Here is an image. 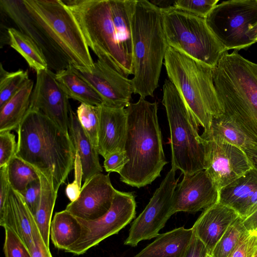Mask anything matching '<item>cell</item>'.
<instances>
[{
  "label": "cell",
  "mask_w": 257,
  "mask_h": 257,
  "mask_svg": "<svg viewBox=\"0 0 257 257\" xmlns=\"http://www.w3.org/2000/svg\"><path fill=\"white\" fill-rule=\"evenodd\" d=\"M17 133L16 156L45 176L58 193L74 168L76 152L69 135L47 116L31 109Z\"/></svg>",
  "instance_id": "6da1fadb"
},
{
  "label": "cell",
  "mask_w": 257,
  "mask_h": 257,
  "mask_svg": "<svg viewBox=\"0 0 257 257\" xmlns=\"http://www.w3.org/2000/svg\"><path fill=\"white\" fill-rule=\"evenodd\" d=\"M127 116L124 152L128 160L119 174L124 183L138 188L160 176L166 160L158 117V103L140 97L125 108Z\"/></svg>",
  "instance_id": "7a4b0ae2"
},
{
  "label": "cell",
  "mask_w": 257,
  "mask_h": 257,
  "mask_svg": "<svg viewBox=\"0 0 257 257\" xmlns=\"http://www.w3.org/2000/svg\"><path fill=\"white\" fill-rule=\"evenodd\" d=\"M213 82L223 114L257 151V64L236 51L225 52L213 68Z\"/></svg>",
  "instance_id": "3957f363"
},
{
  "label": "cell",
  "mask_w": 257,
  "mask_h": 257,
  "mask_svg": "<svg viewBox=\"0 0 257 257\" xmlns=\"http://www.w3.org/2000/svg\"><path fill=\"white\" fill-rule=\"evenodd\" d=\"M134 94L153 96L168 45L161 9L149 1L136 0L132 20Z\"/></svg>",
  "instance_id": "277c9868"
},
{
  "label": "cell",
  "mask_w": 257,
  "mask_h": 257,
  "mask_svg": "<svg viewBox=\"0 0 257 257\" xmlns=\"http://www.w3.org/2000/svg\"><path fill=\"white\" fill-rule=\"evenodd\" d=\"M164 65L197 125L208 131L223 114L213 82V68L168 46Z\"/></svg>",
  "instance_id": "5b68a950"
},
{
  "label": "cell",
  "mask_w": 257,
  "mask_h": 257,
  "mask_svg": "<svg viewBox=\"0 0 257 257\" xmlns=\"http://www.w3.org/2000/svg\"><path fill=\"white\" fill-rule=\"evenodd\" d=\"M63 1L98 59L125 77L133 75L132 63L122 49L113 23L110 0Z\"/></svg>",
  "instance_id": "8992f818"
},
{
  "label": "cell",
  "mask_w": 257,
  "mask_h": 257,
  "mask_svg": "<svg viewBox=\"0 0 257 257\" xmlns=\"http://www.w3.org/2000/svg\"><path fill=\"white\" fill-rule=\"evenodd\" d=\"M32 18L70 65L91 71L94 62L74 16L62 0H23Z\"/></svg>",
  "instance_id": "52a82bcc"
},
{
  "label": "cell",
  "mask_w": 257,
  "mask_h": 257,
  "mask_svg": "<svg viewBox=\"0 0 257 257\" xmlns=\"http://www.w3.org/2000/svg\"><path fill=\"white\" fill-rule=\"evenodd\" d=\"M162 103L170 133L171 167L184 175L204 170V154L199 126L174 85L168 79L163 85Z\"/></svg>",
  "instance_id": "ba28073f"
},
{
  "label": "cell",
  "mask_w": 257,
  "mask_h": 257,
  "mask_svg": "<svg viewBox=\"0 0 257 257\" xmlns=\"http://www.w3.org/2000/svg\"><path fill=\"white\" fill-rule=\"evenodd\" d=\"M161 11L168 46L214 68L227 51L205 19L177 10L173 5Z\"/></svg>",
  "instance_id": "9c48e42d"
},
{
  "label": "cell",
  "mask_w": 257,
  "mask_h": 257,
  "mask_svg": "<svg viewBox=\"0 0 257 257\" xmlns=\"http://www.w3.org/2000/svg\"><path fill=\"white\" fill-rule=\"evenodd\" d=\"M205 20L226 51L247 48L254 44L247 33L257 24V0L223 2Z\"/></svg>",
  "instance_id": "30bf717a"
},
{
  "label": "cell",
  "mask_w": 257,
  "mask_h": 257,
  "mask_svg": "<svg viewBox=\"0 0 257 257\" xmlns=\"http://www.w3.org/2000/svg\"><path fill=\"white\" fill-rule=\"evenodd\" d=\"M136 209L134 192L116 190L111 207L104 215L92 220L76 217L82 227L81 235L65 251L83 254L105 238L117 234L136 217Z\"/></svg>",
  "instance_id": "8fae6325"
},
{
  "label": "cell",
  "mask_w": 257,
  "mask_h": 257,
  "mask_svg": "<svg viewBox=\"0 0 257 257\" xmlns=\"http://www.w3.org/2000/svg\"><path fill=\"white\" fill-rule=\"evenodd\" d=\"M171 168L144 210L132 224L124 244L136 246L139 242L157 237L173 214L172 198L178 179Z\"/></svg>",
  "instance_id": "7c38bea8"
},
{
  "label": "cell",
  "mask_w": 257,
  "mask_h": 257,
  "mask_svg": "<svg viewBox=\"0 0 257 257\" xmlns=\"http://www.w3.org/2000/svg\"><path fill=\"white\" fill-rule=\"evenodd\" d=\"M201 141L204 149V170L218 191L252 168L242 149L201 137Z\"/></svg>",
  "instance_id": "4fadbf2b"
},
{
  "label": "cell",
  "mask_w": 257,
  "mask_h": 257,
  "mask_svg": "<svg viewBox=\"0 0 257 257\" xmlns=\"http://www.w3.org/2000/svg\"><path fill=\"white\" fill-rule=\"evenodd\" d=\"M36 74L30 109L41 112L69 135V116L72 109L69 98L57 81L55 73L47 69Z\"/></svg>",
  "instance_id": "5bb4252c"
},
{
  "label": "cell",
  "mask_w": 257,
  "mask_h": 257,
  "mask_svg": "<svg viewBox=\"0 0 257 257\" xmlns=\"http://www.w3.org/2000/svg\"><path fill=\"white\" fill-rule=\"evenodd\" d=\"M91 71L75 68L77 73L95 89L103 105L112 108H125L130 104L134 93L133 81L97 59Z\"/></svg>",
  "instance_id": "9a60e30c"
},
{
  "label": "cell",
  "mask_w": 257,
  "mask_h": 257,
  "mask_svg": "<svg viewBox=\"0 0 257 257\" xmlns=\"http://www.w3.org/2000/svg\"><path fill=\"white\" fill-rule=\"evenodd\" d=\"M0 7L1 11L13 21L19 30L37 45L50 70L57 72L70 66L61 51L31 16L23 0H1Z\"/></svg>",
  "instance_id": "2e32d148"
},
{
  "label": "cell",
  "mask_w": 257,
  "mask_h": 257,
  "mask_svg": "<svg viewBox=\"0 0 257 257\" xmlns=\"http://www.w3.org/2000/svg\"><path fill=\"white\" fill-rule=\"evenodd\" d=\"M218 196L219 191L204 170L184 175L173 193V213L204 210L217 202Z\"/></svg>",
  "instance_id": "e0dca14e"
},
{
  "label": "cell",
  "mask_w": 257,
  "mask_h": 257,
  "mask_svg": "<svg viewBox=\"0 0 257 257\" xmlns=\"http://www.w3.org/2000/svg\"><path fill=\"white\" fill-rule=\"evenodd\" d=\"M115 191L109 174H96L84 183L78 198L68 204L65 210L82 219H97L110 208Z\"/></svg>",
  "instance_id": "ac0fdd59"
},
{
  "label": "cell",
  "mask_w": 257,
  "mask_h": 257,
  "mask_svg": "<svg viewBox=\"0 0 257 257\" xmlns=\"http://www.w3.org/2000/svg\"><path fill=\"white\" fill-rule=\"evenodd\" d=\"M98 152L104 159L117 152L124 151L127 116L125 108L99 106Z\"/></svg>",
  "instance_id": "d6986e66"
},
{
  "label": "cell",
  "mask_w": 257,
  "mask_h": 257,
  "mask_svg": "<svg viewBox=\"0 0 257 257\" xmlns=\"http://www.w3.org/2000/svg\"><path fill=\"white\" fill-rule=\"evenodd\" d=\"M239 216L234 209L217 202L203 210L192 227L193 233L210 255L228 227Z\"/></svg>",
  "instance_id": "ffe728a7"
},
{
  "label": "cell",
  "mask_w": 257,
  "mask_h": 257,
  "mask_svg": "<svg viewBox=\"0 0 257 257\" xmlns=\"http://www.w3.org/2000/svg\"><path fill=\"white\" fill-rule=\"evenodd\" d=\"M0 225L14 231L30 251L38 227L22 195L11 187L5 204L0 209Z\"/></svg>",
  "instance_id": "44dd1931"
},
{
  "label": "cell",
  "mask_w": 257,
  "mask_h": 257,
  "mask_svg": "<svg viewBox=\"0 0 257 257\" xmlns=\"http://www.w3.org/2000/svg\"><path fill=\"white\" fill-rule=\"evenodd\" d=\"M69 133L76 154L79 157L82 181L85 183L93 176L102 173V168L97 150L93 146L72 109L70 113Z\"/></svg>",
  "instance_id": "7402d4cb"
},
{
  "label": "cell",
  "mask_w": 257,
  "mask_h": 257,
  "mask_svg": "<svg viewBox=\"0 0 257 257\" xmlns=\"http://www.w3.org/2000/svg\"><path fill=\"white\" fill-rule=\"evenodd\" d=\"M193 235L192 228L181 227L159 234L133 257H183Z\"/></svg>",
  "instance_id": "603a6c76"
},
{
  "label": "cell",
  "mask_w": 257,
  "mask_h": 257,
  "mask_svg": "<svg viewBox=\"0 0 257 257\" xmlns=\"http://www.w3.org/2000/svg\"><path fill=\"white\" fill-rule=\"evenodd\" d=\"M257 190V170L252 168L219 191L218 202L236 211L242 218L246 205Z\"/></svg>",
  "instance_id": "cb8c5ba5"
},
{
  "label": "cell",
  "mask_w": 257,
  "mask_h": 257,
  "mask_svg": "<svg viewBox=\"0 0 257 257\" xmlns=\"http://www.w3.org/2000/svg\"><path fill=\"white\" fill-rule=\"evenodd\" d=\"M34 87V82L30 79L0 108V133L18 128L30 109Z\"/></svg>",
  "instance_id": "d4e9b609"
},
{
  "label": "cell",
  "mask_w": 257,
  "mask_h": 257,
  "mask_svg": "<svg viewBox=\"0 0 257 257\" xmlns=\"http://www.w3.org/2000/svg\"><path fill=\"white\" fill-rule=\"evenodd\" d=\"M58 83L68 97L81 103L100 106L103 101L95 89L76 72L75 68L68 67L55 73Z\"/></svg>",
  "instance_id": "484cf974"
},
{
  "label": "cell",
  "mask_w": 257,
  "mask_h": 257,
  "mask_svg": "<svg viewBox=\"0 0 257 257\" xmlns=\"http://www.w3.org/2000/svg\"><path fill=\"white\" fill-rule=\"evenodd\" d=\"M136 0H110L116 34L125 55L133 63L132 20Z\"/></svg>",
  "instance_id": "4316f807"
},
{
  "label": "cell",
  "mask_w": 257,
  "mask_h": 257,
  "mask_svg": "<svg viewBox=\"0 0 257 257\" xmlns=\"http://www.w3.org/2000/svg\"><path fill=\"white\" fill-rule=\"evenodd\" d=\"M81 231L77 217L65 209L55 214L51 223L50 238L56 248L66 251L78 240Z\"/></svg>",
  "instance_id": "83f0119b"
},
{
  "label": "cell",
  "mask_w": 257,
  "mask_h": 257,
  "mask_svg": "<svg viewBox=\"0 0 257 257\" xmlns=\"http://www.w3.org/2000/svg\"><path fill=\"white\" fill-rule=\"evenodd\" d=\"M37 172L41 184V196L34 217L42 237L46 245L49 248L50 226L57 193L46 177Z\"/></svg>",
  "instance_id": "f1b7e54d"
},
{
  "label": "cell",
  "mask_w": 257,
  "mask_h": 257,
  "mask_svg": "<svg viewBox=\"0 0 257 257\" xmlns=\"http://www.w3.org/2000/svg\"><path fill=\"white\" fill-rule=\"evenodd\" d=\"M201 138L236 146L242 150L251 149L243 133L224 114L212 120L210 129L203 132Z\"/></svg>",
  "instance_id": "f546056e"
},
{
  "label": "cell",
  "mask_w": 257,
  "mask_h": 257,
  "mask_svg": "<svg viewBox=\"0 0 257 257\" xmlns=\"http://www.w3.org/2000/svg\"><path fill=\"white\" fill-rule=\"evenodd\" d=\"M8 31L10 46L23 57L31 69L36 73L49 69L43 54L30 38L14 28H9Z\"/></svg>",
  "instance_id": "4dcf8cb0"
},
{
  "label": "cell",
  "mask_w": 257,
  "mask_h": 257,
  "mask_svg": "<svg viewBox=\"0 0 257 257\" xmlns=\"http://www.w3.org/2000/svg\"><path fill=\"white\" fill-rule=\"evenodd\" d=\"M7 174L11 187L19 193L24 192L30 184L39 180L36 170L17 156L8 164Z\"/></svg>",
  "instance_id": "1f68e13d"
},
{
  "label": "cell",
  "mask_w": 257,
  "mask_h": 257,
  "mask_svg": "<svg viewBox=\"0 0 257 257\" xmlns=\"http://www.w3.org/2000/svg\"><path fill=\"white\" fill-rule=\"evenodd\" d=\"M30 79L27 70L19 69L14 72L0 67V108L2 107Z\"/></svg>",
  "instance_id": "d6a6232c"
},
{
  "label": "cell",
  "mask_w": 257,
  "mask_h": 257,
  "mask_svg": "<svg viewBox=\"0 0 257 257\" xmlns=\"http://www.w3.org/2000/svg\"><path fill=\"white\" fill-rule=\"evenodd\" d=\"M246 231L243 220L239 216L228 227L210 255L212 257H228L234 250L241 235Z\"/></svg>",
  "instance_id": "836d02e7"
},
{
  "label": "cell",
  "mask_w": 257,
  "mask_h": 257,
  "mask_svg": "<svg viewBox=\"0 0 257 257\" xmlns=\"http://www.w3.org/2000/svg\"><path fill=\"white\" fill-rule=\"evenodd\" d=\"M78 119L91 141L98 151V136L99 125V106L81 103L76 111Z\"/></svg>",
  "instance_id": "e575fe53"
},
{
  "label": "cell",
  "mask_w": 257,
  "mask_h": 257,
  "mask_svg": "<svg viewBox=\"0 0 257 257\" xmlns=\"http://www.w3.org/2000/svg\"><path fill=\"white\" fill-rule=\"evenodd\" d=\"M218 0H178L174 2L173 7L203 19L208 16Z\"/></svg>",
  "instance_id": "d590c367"
},
{
  "label": "cell",
  "mask_w": 257,
  "mask_h": 257,
  "mask_svg": "<svg viewBox=\"0 0 257 257\" xmlns=\"http://www.w3.org/2000/svg\"><path fill=\"white\" fill-rule=\"evenodd\" d=\"M4 229V251L5 257H32L30 251L15 232L7 227Z\"/></svg>",
  "instance_id": "8d00e7d4"
},
{
  "label": "cell",
  "mask_w": 257,
  "mask_h": 257,
  "mask_svg": "<svg viewBox=\"0 0 257 257\" xmlns=\"http://www.w3.org/2000/svg\"><path fill=\"white\" fill-rule=\"evenodd\" d=\"M15 135L11 132L0 133V168L8 165L17 154Z\"/></svg>",
  "instance_id": "74e56055"
},
{
  "label": "cell",
  "mask_w": 257,
  "mask_h": 257,
  "mask_svg": "<svg viewBox=\"0 0 257 257\" xmlns=\"http://www.w3.org/2000/svg\"><path fill=\"white\" fill-rule=\"evenodd\" d=\"M257 249V232L247 230L241 235L233 252L228 257H252Z\"/></svg>",
  "instance_id": "f35d334b"
},
{
  "label": "cell",
  "mask_w": 257,
  "mask_h": 257,
  "mask_svg": "<svg viewBox=\"0 0 257 257\" xmlns=\"http://www.w3.org/2000/svg\"><path fill=\"white\" fill-rule=\"evenodd\" d=\"M74 169V180L72 183L68 184L65 188L66 195L71 202L75 201L78 198L82 188V167L79 157L77 154L75 155Z\"/></svg>",
  "instance_id": "ab89813d"
},
{
  "label": "cell",
  "mask_w": 257,
  "mask_h": 257,
  "mask_svg": "<svg viewBox=\"0 0 257 257\" xmlns=\"http://www.w3.org/2000/svg\"><path fill=\"white\" fill-rule=\"evenodd\" d=\"M27 205L34 215L36 211L41 196L40 180L30 184L24 192L20 193Z\"/></svg>",
  "instance_id": "60d3db41"
},
{
  "label": "cell",
  "mask_w": 257,
  "mask_h": 257,
  "mask_svg": "<svg viewBox=\"0 0 257 257\" xmlns=\"http://www.w3.org/2000/svg\"><path fill=\"white\" fill-rule=\"evenodd\" d=\"M128 162L125 152H117L111 154L104 158L103 167L108 173H120L125 165Z\"/></svg>",
  "instance_id": "b9f144b4"
},
{
  "label": "cell",
  "mask_w": 257,
  "mask_h": 257,
  "mask_svg": "<svg viewBox=\"0 0 257 257\" xmlns=\"http://www.w3.org/2000/svg\"><path fill=\"white\" fill-rule=\"evenodd\" d=\"M34 243L30 249L32 257H52L50 251L37 228L33 235Z\"/></svg>",
  "instance_id": "7bdbcfd3"
},
{
  "label": "cell",
  "mask_w": 257,
  "mask_h": 257,
  "mask_svg": "<svg viewBox=\"0 0 257 257\" xmlns=\"http://www.w3.org/2000/svg\"><path fill=\"white\" fill-rule=\"evenodd\" d=\"M208 254L204 244L193 233L190 243L183 257H206Z\"/></svg>",
  "instance_id": "ee69618b"
},
{
  "label": "cell",
  "mask_w": 257,
  "mask_h": 257,
  "mask_svg": "<svg viewBox=\"0 0 257 257\" xmlns=\"http://www.w3.org/2000/svg\"><path fill=\"white\" fill-rule=\"evenodd\" d=\"M7 166L0 168V209L5 204L11 188L8 177Z\"/></svg>",
  "instance_id": "f6af8a7d"
},
{
  "label": "cell",
  "mask_w": 257,
  "mask_h": 257,
  "mask_svg": "<svg viewBox=\"0 0 257 257\" xmlns=\"http://www.w3.org/2000/svg\"><path fill=\"white\" fill-rule=\"evenodd\" d=\"M243 224L246 229L249 232L257 230V206L252 212L245 218L243 219Z\"/></svg>",
  "instance_id": "bcb514c9"
},
{
  "label": "cell",
  "mask_w": 257,
  "mask_h": 257,
  "mask_svg": "<svg viewBox=\"0 0 257 257\" xmlns=\"http://www.w3.org/2000/svg\"><path fill=\"white\" fill-rule=\"evenodd\" d=\"M243 151L245 152L252 168L257 170V151L250 149H245Z\"/></svg>",
  "instance_id": "7dc6e473"
},
{
  "label": "cell",
  "mask_w": 257,
  "mask_h": 257,
  "mask_svg": "<svg viewBox=\"0 0 257 257\" xmlns=\"http://www.w3.org/2000/svg\"><path fill=\"white\" fill-rule=\"evenodd\" d=\"M247 36L254 43L257 42V24L250 29L247 33Z\"/></svg>",
  "instance_id": "c3c4849f"
},
{
  "label": "cell",
  "mask_w": 257,
  "mask_h": 257,
  "mask_svg": "<svg viewBox=\"0 0 257 257\" xmlns=\"http://www.w3.org/2000/svg\"><path fill=\"white\" fill-rule=\"evenodd\" d=\"M252 257H257V249L255 251L254 253L253 254Z\"/></svg>",
  "instance_id": "681fc988"
},
{
  "label": "cell",
  "mask_w": 257,
  "mask_h": 257,
  "mask_svg": "<svg viewBox=\"0 0 257 257\" xmlns=\"http://www.w3.org/2000/svg\"><path fill=\"white\" fill-rule=\"evenodd\" d=\"M206 257H212V256L211 255H210V254H208Z\"/></svg>",
  "instance_id": "f907efd6"
},
{
  "label": "cell",
  "mask_w": 257,
  "mask_h": 257,
  "mask_svg": "<svg viewBox=\"0 0 257 257\" xmlns=\"http://www.w3.org/2000/svg\"><path fill=\"white\" fill-rule=\"evenodd\" d=\"M256 232H257V230H256Z\"/></svg>",
  "instance_id": "816d5d0a"
}]
</instances>
